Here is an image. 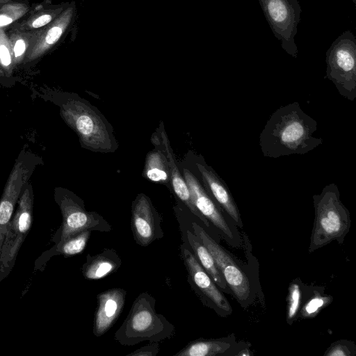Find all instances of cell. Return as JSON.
I'll return each mask as SVG.
<instances>
[{"instance_id": "ba28073f", "label": "cell", "mask_w": 356, "mask_h": 356, "mask_svg": "<svg viewBox=\"0 0 356 356\" xmlns=\"http://www.w3.org/2000/svg\"><path fill=\"white\" fill-rule=\"evenodd\" d=\"M273 33L287 54L296 58L295 43L301 8L297 0H259Z\"/></svg>"}, {"instance_id": "7c38bea8", "label": "cell", "mask_w": 356, "mask_h": 356, "mask_svg": "<svg viewBox=\"0 0 356 356\" xmlns=\"http://www.w3.org/2000/svg\"><path fill=\"white\" fill-rule=\"evenodd\" d=\"M195 166L203 186L210 197L218 207L226 212L238 226L242 227L239 210L225 182L201 156L197 158Z\"/></svg>"}, {"instance_id": "d6986e66", "label": "cell", "mask_w": 356, "mask_h": 356, "mask_svg": "<svg viewBox=\"0 0 356 356\" xmlns=\"http://www.w3.org/2000/svg\"><path fill=\"white\" fill-rule=\"evenodd\" d=\"M188 242L194 252V255L202 268L212 278L215 284L220 289L228 288L222 274L219 271L213 257L210 252L201 242L200 238L191 231H186Z\"/></svg>"}, {"instance_id": "5bb4252c", "label": "cell", "mask_w": 356, "mask_h": 356, "mask_svg": "<svg viewBox=\"0 0 356 356\" xmlns=\"http://www.w3.org/2000/svg\"><path fill=\"white\" fill-rule=\"evenodd\" d=\"M183 177L188 186L193 202L199 212L209 222L218 228L227 238L232 240L233 234L218 206L210 197L195 175L188 168H184Z\"/></svg>"}, {"instance_id": "4fadbf2b", "label": "cell", "mask_w": 356, "mask_h": 356, "mask_svg": "<svg viewBox=\"0 0 356 356\" xmlns=\"http://www.w3.org/2000/svg\"><path fill=\"white\" fill-rule=\"evenodd\" d=\"M181 257L193 286L221 312L228 314L232 312L229 302L217 288L216 284L188 249L181 248Z\"/></svg>"}, {"instance_id": "f1b7e54d", "label": "cell", "mask_w": 356, "mask_h": 356, "mask_svg": "<svg viewBox=\"0 0 356 356\" xmlns=\"http://www.w3.org/2000/svg\"><path fill=\"white\" fill-rule=\"evenodd\" d=\"M352 355L350 346L343 341L332 343L324 354L325 356H350Z\"/></svg>"}, {"instance_id": "9a60e30c", "label": "cell", "mask_w": 356, "mask_h": 356, "mask_svg": "<svg viewBox=\"0 0 356 356\" xmlns=\"http://www.w3.org/2000/svg\"><path fill=\"white\" fill-rule=\"evenodd\" d=\"M127 291L113 288L97 295L98 305L94 317L92 332L95 337L104 334L115 323L124 306Z\"/></svg>"}, {"instance_id": "cb8c5ba5", "label": "cell", "mask_w": 356, "mask_h": 356, "mask_svg": "<svg viewBox=\"0 0 356 356\" xmlns=\"http://www.w3.org/2000/svg\"><path fill=\"white\" fill-rule=\"evenodd\" d=\"M8 35L13 50L15 67L24 62L34 35V30L22 31L12 28Z\"/></svg>"}, {"instance_id": "f546056e", "label": "cell", "mask_w": 356, "mask_h": 356, "mask_svg": "<svg viewBox=\"0 0 356 356\" xmlns=\"http://www.w3.org/2000/svg\"><path fill=\"white\" fill-rule=\"evenodd\" d=\"M159 352V342H150V343L127 354V356H156Z\"/></svg>"}, {"instance_id": "e0dca14e", "label": "cell", "mask_w": 356, "mask_h": 356, "mask_svg": "<svg viewBox=\"0 0 356 356\" xmlns=\"http://www.w3.org/2000/svg\"><path fill=\"white\" fill-rule=\"evenodd\" d=\"M160 133L170 168V182L175 193L194 216L198 218L207 227H209V222L199 212L193 202L188 186L177 165L175 156L165 130H161Z\"/></svg>"}, {"instance_id": "7a4b0ae2", "label": "cell", "mask_w": 356, "mask_h": 356, "mask_svg": "<svg viewBox=\"0 0 356 356\" xmlns=\"http://www.w3.org/2000/svg\"><path fill=\"white\" fill-rule=\"evenodd\" d=\"M156 300L143 292L134 301L127 318L115 332L114 339L122 346L143 341L160 342L171 339L175 327L155 309Z\"/></svg>"}, {"instance_id": "44dd1931", "label": "cell", "mask_w": 356, "mask_h": 356, "mask_svg": "<svg viewBox=\"0 0 356 356\" xmlns=\"http://www.w3.org/2000/svg\"><path fill=\"white\" fill-rule=\"evenodd\" d=\"M69 3H64L49 8L40 6L27 18L18 23H14L12 28L22 31H29L42 28L54 21Z\"/></svg>"}, {"instance_id": "277c9868", "label": "cell", "mask_w": 356, "mask_h": 356, "mask_svg": "<svg viewBox=\"0 0 356 356\" xmlns=\"http://www.w3.org/2000/svg\"><path fill=\"white\" fill-rule=\"evenodd\" d=\"M60 113L67 124L77 134L84 148L109 153L118 147L111 125L88 102L81 99H70L62 105Z\"/></svg>"}, {"instance_id": "1f68e13d", "label": "cell", "mask_w": 356, "mask_h": 356, "mask_svg": "<svg viewBox=\"0 0 356 356\" xmlns=\"http://www.w3.org/2000/svg\"><path fill=\"white\" fill-rule=\"evenodd\" d=\"M9 0H0V3H5L8 2Z\"/></svg>"}, {"instance_id": "4dcf8cb0", "label": "cell", "mask_w": 356, "mask_h": 356, "mask_svg": "<svg viewBox=\"0 0 356 356\" xmlns=\"http://www.w3.org/2000/svg\"><path fill=\"white\" fill-rule=\"evenodd\" d=\"M5 75V73L3 72V70L1 69V67H0V76H2Z\"/></svg>"}, {"instance_id": "d4e9b609", "label": "cell", "mask_w": 356, "mask_h": 356, "mask_svg": "<svg viewBox=\"0 0 356 356\" xmlns=\"http://www.w3.org/2000/svg\"><path fill=\"white\" fill-rule=\"evenodd\" d=\"M29 10V6L26 3H6L0 8V28L15 23L25 15Z\"/></svg>"}, {"instance_id": "52a82bcc", "label": "cell", "mask_w": 356, "mask_h": 356, "mask_svg": "<svg viewBox=\"0 0 356 356\" xmlns=\"http://www.w3.org/2000/svg\"><path fill=\"white\" fill-rule=\"evenodd\" d=\"M31 187L25 188L10 222L0 253V282L12 270L19 250L30 230L33 220Z\"/></svg>"}, {"instance_id": "30bf717a", "label": "cell", "mask_w": 356, "mask_h": 356, "mask_svg": "<svg viewBox=\"0 0 356 356\" xmlns=\"http://www.w3.org/2000/svg\"><path fill=\"white\" fill-rule=\"evenodd\" d=\"M76 15V3L72 1L54 21L34 30V35L24 63L35 61L54 48L72 26Z\"/></svg>"}, {"instance_id": "3957f363", "label": "cell", "mask_w": 356, "mask_h": 356, "mask_svg": "<svg viewBox=\"0 0 356 356\" xmlns=\"http://www.w3.org/2000/svg\"><path fill=\"white\" fill-rule=\"evenodd\" d=\"M315 211L309 252L329 244L342 243L351 225L350 214L340 198L336 184L326 185L319 194L313 195Z\"/></svg>"}, {"instance_id": "ffe728a7", "label": "cell", "mask_w": 356, "mask_h": 356, "mask_svg": "<svg viewBox=\"0 0 356 356\" xmlns=\"http://www.w3.org/2000/svg\"><path fill=\"white\" fill-rule=\"evenodd\" d=\"M143 176L151 181L168 184L170 173L165 150L156 148L146 156Z\"/></svg>"}, {"instance_id": "603a6c76", "label": "cell", "mask_w": 356, "mask_h": 356, "mask_svg": "<svg viewBox=\"0 0 356 356\" xmlns=\"http://www.w3.org/2000/svg\"><path fill=\"white\" fill-rule=\"evenodd\" d=\"M92 231H82L64 241L62 243L55 245L51 250L48 256L62 254L65 257H71L82 252L86 247Z\"/></svg>"}, {"instance_id": "484cf974", "label": "cell", "mask_w": 356, "mask_h": 356, "mask_svg": "<svg viewBox=\"0 0 356 356\" xmlns=\"http://www.w3.org/2000/svg\"><path fill=\"white\" fill-rule=\"evenodd\" d=\"M331 296L314 292L311 298L304 305L300 310L301 317L311 318L315 317L323 309L332 302Z\"/></svg>"}, {"instance_id": "83f0119b", "label": "cell", "mask_w": 356, "mask_h": 356, "mask_svg": "<svg viewBox=\"0 0 356 356\" xmlns=\"http://www.w3.org/2000/svg\"><path fill=\"white\" fill-rule=\"evenodd\" d=\"M301 289L300 284L296 282L291 283L289 287L287 296L286 321L291 324L299 312L301 302Z\"/></svg>"}, {"instance_id": "9c48e42d", "label": "cell", "mask_w": 356, "mask_h": 356, "mask_svg": "<svg viewBox=\"0 0 356 356\" xmlns=\"http://www.w3.org/2000/svg\"><path fill=\"white\" fill-rule=\"evenodd\" d=\"M193 233L208 249L227 285L236 299L245 301L250 295L248 278L227 252L197 223L192 222Z\"/></svg>"}, {"instance_id": "5b68a950", "label": "cell", "mask_w": 356, "mask_h": 356, "mask_svg": "<svg viewBox=\"0 0 356 356\" xmlns=\"http://www.w3.org/2000/svg\"><path fill=\"white\" fill-rule=\"evenodd\" d=\"M325 77L335 86L339 93L349 101L356 98V38L345 31L326 52Z\"/></svg>"}, {"instance_id": "4316f807", "label": "cell", "mask_w": 356, "mask_h": 356, "mask_svg": "<svg viewBox=\"0 0 356 356\" xmlns=\"http://www.w3.org/2000/svg\"><path fill=\"white\" fill-rule=\"evenodd\" d=\"M0 67L8 76L11 75L14 68L10 42L3 28H0Z\"/></svg>"}, {"instance_id": "6da1fadb", "label": "cell", "mask_w": 356, "mask_h": 356, "mask_svg": "<svg viewBox=\"0 0 356 356\" xmlns=\"http://www.w3.org/2000/svg\"><path fill=\"white\" fill-rule=\"evenodd\" d=\"M316 120L302 109L298 102L279 107L270 115L259 135V146L265 157L277 159L305 154L323 144L314 135Z\"/></svg>"}, {"instance_id": "ac0fdd59", "label": "cell", "mask_w": 356, "mask_h": 356, "mask_svg": "<svg viewBox=\"0 0 356 356\" xmlns=\"http://www.w3.org/2000/svg\"><path fill=\"white\" fill-rule=\"evenodd\" d=\"M121 264L122 259L115 250L105 248L97 254H87L81 273L86 280H97L116 272Z\"/></svg>"}, {"instance_id": "7402d4cb", "label": "cell", "mask_w": 356, "mask_h": 356, "mask_svg": "<svg viewBox=\"0 0 356 356\" xmlns=\"http://www.w3.org/2000/svg\"><path fill=\"white\" fill-rule=\"evenodd\" d=\"M231 344L225 339H196L188 343L175 356H215L222 355Z\"/></svg>"}, {"instance_id": "8fae6325", "label": "cell", "mask_w": 356, "mask_h": 356, "mask_svg": "<svg viewBox=\"0 0 356 356\" xmlns=\"http://www.w3.org/2000/svg\"><path fill=\"white\" fill-rule=\"evenodd\" d=\"M161 216L149 197L138 194L131 204V227L136 243L143 247L162 238L164 232L161 227Z\"/></svg>"}, {"instance_id": "2e32d148", "label": "cell", "mask_w": 356, "mask_h": 356, "mask_svg": "<svg viewBox=\"0 0 356 356\" xmlns=\"http://www.w3.org/2000/svg\"><path fill=\"white\" fill-rule=\"evenodd\" d=\"M29 170L22 161H17L6 185L0 200V253L15 207L27 180Z\"/></svg>"}, {"instance_id": "8992f818", "label": "cell", "mask_w": 356, "mask_h": 356, "mask_svg": "<svg viewBox=\"0 0 356 356\" xmlns=\"http://www.w3.org/2000/svg\"><path fill=\"white\" fill-rule=\"evenodd\" d=\"M63 222L52 241L62 243L68 238L84 230L108 232L112 227L103 216L86 209L83 201L74 195L65 193L57 199Z\"/></svg>"}]
</instances>
